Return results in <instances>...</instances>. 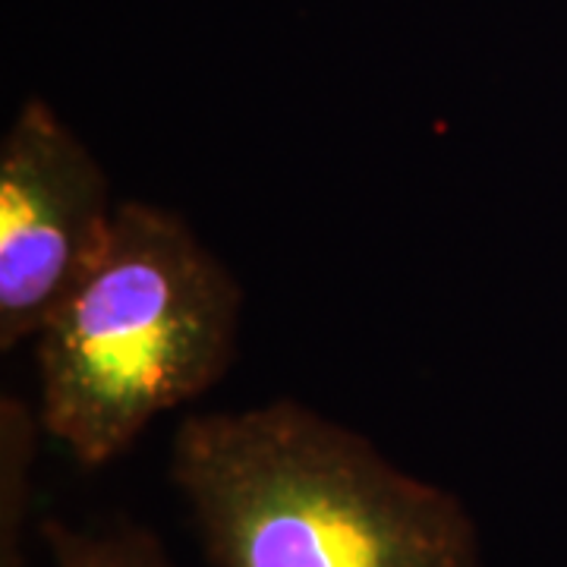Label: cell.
Wrapping results in <instances>:
<instances>
[{
  "label": "cell",
  "mask_w": 567,
  "mask_h": 567,
  "mask_svg": "<svg viewBox=\"0 0 567 567\" xmlns=\"http://www.w3.org/2000/svg\"><path fill=\"white\" fill-rule=\"evenodd\" d=\"M41 539L54 567H181L152 529L130 520L85 529L51 517L41 524Z\"/></svg>",
  "instance_id": "obj_5"
},
{
  "label": "cell",
  "mask_w": 567,
  "mask_h": 567,
  "mask_svg": "<svg viewBox=\"0 0 567 567\" xmlns=\"http://www.w3.org/2000/svg\"><path fill=\"white\" fill-rule=\"evenodd\" d=\"M167 476L212 567H483L461 495L293 398L181 420Z\"/></svg>",
  "instance_id": "obj_1"
},
{
  "label": "cell",
  "mask_w": 567,
  "mask_h": 567,
  "mask_svg": "<svg viewBox=\"0 0 567 567\" xmlns=\"http://www.w3.org/2000/svg\"><path fill=\"white\" fill-rule=\"evenodd\" d=\"M117 208L80 133L44 99H25L0 142V350L35 341L102 259Z\"/></svg>",
  "instance_id": "obj_3"
},
{
  "label": "cell",
  "mask_w": 567,
  "mask_h": 567,
  "mask_svg": "<svg viewBox=\"0 0 567 567\" xmlns=\"http://www.w3.org/2000/svg\"><path fill=\"white\" fill-rule=\"evenodd\" d=\"M44 435L39 410L22 398H0V567H22L32 505V466Z\"/></svg>",
  "instance_id": "obj_4"
},
{
  "label": "cell",
  "mask_w": 567,
  "mask_h": 567,
  "mask_svg": "<svg viewBox=\"0 0 567 567\" xmlns=\"http://www.w3.org/2000/svg\"><path fill=\"white\" fill-rule=\"evenodd\" d=\"M244 290L193 224L123 199L111 244L35 334L39 420L89 470L227 375Z\"/></svg>",
  "instance_id": "obj_2"
}]
</instances>
